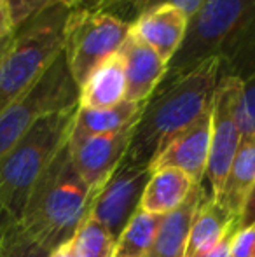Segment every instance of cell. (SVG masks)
<instances>
[{
    "mask_svg": "<svg viewBox=\"0 0 255 257\" xmlns=\"http://www.w3.org/2000/svg\"><path fill=\"white\" fill-rule=\"evenodd\" d=\"M217 82L218 58H210L154 93L133 130L123 163L150 168L180 133L210 110Z\"/></svg>",
    "mask_w": 255,
    "mask_h": 257,
    "instance_id": "cell-1",
    "label": "cell"
},
{
    "mask_svg": "<svg viewBox=\"0 0 255 257\" xmlns=\"http://www.w3.org/2000/svg\"><path fill=\"white\" fill-rule=\"evenodd\" d=\"M95 198L96 193L75 170L67 144L35 184L23 217L14 226L28 240L51 252L74 238Z\"/></svg>",
    "mask_w": 255,
    "mask_h": 257,
    "instance_id": "cell-2",
    "label": "cell"
},
{
    "mask_svg": "<svg viewBox=\"0 0 255 257\" xmlns=\"http://www.w3.org/2000/svg\"><path fill=\"white\" fill-rule=\"evenodd\" d=\"M74 7L53 2L0 44V110L30 89L63 53Z\"/></svg>",
    "mask_w": 255,
    "mask_h": 257,
    "instance_id": "cell-3",
    "label": "cell"
},
{
    "mask_svg": "<svg viewBox=\"0 0 255 257\" xmlns=\"http://www.w3.org/2000/svg\"><path fill=\"white\" fill-rule=\"evenodd\" d=\"M79 105L41 117L0 163V213L4 227L21 220L35 184L68 144Z\"/></svg>",
    "mask_w": 255,
    "mask_h": 257,
    "instance_id": "cell-4",
    "label": "cell"
},
{
    "mask_svg": "<svg viewBox=\"0 0 255 257\" xmlns=\"http://www.w3.org/2000/svg\"><path fill=\"white\" fill-rule=\"evenodd\" d=\"M253 9L255 0H204L189 18L184 42L170 60L164 79L156 91L170 86L203 61L217 58Z\"/></svg>",
    "mask_w": 255,
    "mask_h": 257,
    "instance_id": "cell-5",
    "label": "cell"
},
{
    "mask_svg": "<svg viewBox=\"0 0 255 257\" xmlns=\"http://www.w3.org/2000/svg\"><path fill=\"white\" fill-rule=\"evenodd\" d=\"M79 93L62 53L30 89L0 110V163L41 117L79 105Z\"/></svg>",
    "mask_w": 255,
    "mask_h": 257,
    "instance_id": "cell-6",
    "label": "cell"
},
{
    "mask_svg": "<svg viewBox=\"0 0 255 257\" xmlns=\"http://www.w3.org/2000/svg\"><path fill=\"white\" fill-rule=\"evenodd\" d=\"M129 30L131 23L112 13L88 7L72 11L65 28L63 54L79 89L100 63L119 53Z\"/></svg>",
    "mask_w": 255,
    "mask_h": 257,
    "instance_id": "cell-7",
    "label": "cell"
},
{
    "mask_svg": "<svg viewBox=\"0 0 255 257\" xmlns=\"http://www.w3.org/2000/svg\"><path fill=\"white\" fill-rule=\"evenodd\" d=\"M239 89H241V79L222 77L218 79L211 100V140L206 173H204L211 187V200H217L220 196L232 159L243 139L236 119Z\"/></svg>",
    "mask_w": 255,
    "mask_h": 257,
    "instance_id": "cell-8",
    "label": "cell"
},
{
    "mask_svg": "<svg viewBox=\"0 0 255 257\" xmlns=\"http://www.w3.org/2000/svg\"><path fill=\"white\" fill-rule=\"evenodd\" d=\"M149 166H133L121 163L114 175L96 194L89 215L98 219L114 238H119L133 213L138 210L143 189L149 182Z\"/></svg>",
    "mask_w": 255,
    "mask_h": 257,
    "instance_id": "cell-9",
    "label": "cell"
},
{
    "mask_svg": "<svg viewBox=\"0 0 255 257\" xmlns=\"http://www.w3.org/2000/svg\"><path fill=\"white\" fill-rule=\"evenodd\" d=\"M138 119L129 122L119 132L91 137L77 146H68L77 173L96 194L123 163Z\"/></svg>",
    "mask_w": 255,
    "mask_h": 257,
    "instance_id": "cell-10",
    "label": "cell"
},
{
    "mask_svg": "<svg viewBox=\"0 0 255 257\" xmlns=\"http://www.w3.org/2000/svg\"><path fill=\"white\" fill-rule=\"evenodd\" d=\"M211 140V108L194 124L177 137L164 153L150 165V172L161 168H178L196 184H201L206 173Z\"/></svg>",
    "mask_w": 255,
    "mask_h": 257,
    "instance_id": "cell-11",
    "label": "cell"
},
{
    "mask_svg": "<svg viewBox=\"0 0 255 257\" xmlns=\"http://www.w3.org/2000/svg\"><path fill=\"white\" fill-rule=\"evenodd\" d=\"M119 56L126 75V100L135 103L149 102L164 79L168 63L131 30L119 49Z\"/></svg>",
    "mask_w": 255,
    "mask_h": 257,
    "instance_id": "cell-12",
    "label": "cell"
},
{
    "mask_svg": "<svg viewBox=\"0 0 255 257\" xmlns=\"http://www.w3.org/2000/svg\"><path fill=\"white\" fill-rule=\"evenodd\" d=\"M189 18L173 6L145 11L131 21V32L154 49L166 63L182 46Z\"/></svg>",
    "mask_w": 255,
    "mask_h": 257,
    "instance_id": "cell-13",
    "label": "cell"
},
{
    "mask_svg": "<svg viewBox=\"0 0 255 257\" xmlns=\"http://www.w3.org/2000/svg\"><path fill=\"white\" fill-rule=\"evenodd\" d=\"M204 198H206V193L203 186L196 184L184 203L163 217L156 241L147 257H184L194 217Z\"/></svg>",
    "mask_w": 255,
    "mask_h": 257,
    "instance_id": "cell-14",
    "label": "cell"
},
{
    "mask_svg": "<svg viewBox=\"0 0 255 257\" xmlns=\"http://www.w3.org/2000/svg\"><path fill=\"white\" fill-rule=\"evenodd\" d=\"M239 229L238 219L206 196L197 210L184 257H201L211 252L225 236Z\"/></svg>",
    "mask_w": 255,
    "mask_h": 257,
    "instance_id": "cell-15",
    "label": "cell"
},
{
    "mask_svg": "<svg viewBox=\"0 0 255 257\" xmlns=\"http://www.w3.org/2000/svg\"><path fill=\"white\" fill-rule=\"evenodd\" d=\"M126 100V75L119 53L91 72L79 93V107L110 108Z\"/></svg>",
    "mask_w": 255,
    "mask_h": 257,
    "instance_id": "cell-16",
    "label": "cell"
},
{
    "mask_svg": "<svg viewBox=\"0 0 255 257\" xmlns=\"http://www.w3.org/2000/svg\"><path fill=\"white\" fill-rule=\"evenodd\" d=\"M147 103V102H145ZM145 103H135L124 100L123 103L110 108H84L79 107L72 124L68 146H77L82 140L98 135L119 132L129 122L136 121L142 114Z\"/></svg>",
    "mask_w": 255,
    "mask_h": 257,
    "instance_id": "cell-17",
    "label": "cell"
},
{
    "mask_svg": "<svg viewBox=\"0 0 255 257\" xmlns=\"http://www.w3.org/2000/svg\"><path fill=\"white\" fill-rule=\"evenodd\" d=\"M194 186L196 182L178 168L156 170L143 189L138 210L154 215H168L184 203Z\"/></svg>",
    "mask_w": 255,
    "mask_h": 257,
    "instance_id": "cell-18",
    "label": "cell"
},
{
    "mask_svg": "<svg viewBox=\"0 0 255 257\" xmlns=\"http://www.w3.org/2000/svg\"><path fill=\"white\" fill-rule=\"evenodd\" d=\"M255 186V135L248 139H241L232 165L229 168L227 179L220 191V196L217 198V203L224 206L231 215L238 219L245 206L250 191Z\"/></svg>",
    "mask_w": 255,
    "mask_h": 257,
    "instance_id": "cell-19",
    "label": "cell"
},
{
    "mask_svg": "<svg viewBox=\"0 0 255 257\" xmlns=\"http://www.w3.org/2000/svg\"><path fill=\"white\" fill-rule=\"evenodd\" d=\"M163 217L136 210L117 238L114 257H147L156 241Z\"/></svg>",
    "mask_w": 255,
    "mask_h": 257,
    "instance_id": "cell-20",
    "label": "cell"
},
{
    "mask_svg": "<svg viewBox=\"0 0 255 257\" xmlns=\"http://www.w3.org/2000/svg\"><path fill=\"white\" fill-rule=\"evenodd\" d=\"M72 240L77 257H114L116 254L117 240L98 219L89 213L81 222Z\"/></svg>",
    "mask_w": 255,
    "mask_h": 257,
    "instance_id": "cell-21",
    "label": "cell"
},
{
    "mask_svg": "<svg viewBox=\"0 0 255 257\" xmlns=\"http://www.w3.org/2000/svg\"><path fill=\"white\" fill-rule=\"evenodd\" d=\"M236 119L243 139L255 135V72L241 81Z\"/></svg>",
    "mask_w": 255,
    "mask_h": 257,
    "instance_id": "cell-22",
    "label": "cell"
},
{
    "mask_svg": "<svg viewBox=\"0 0 255 257\" xmlns=\"http://www.w3.org/2000/svg\"><path fill=\"white\" fill-rule=\"evenodd\" d=\"M4 241L2 257H48L49 252L28 240L16 226L0 227Z\"/></svg>",
    "mask_w": 255,
    "mask_h": 257,
    "instance_id": "cell-23",
    "label": "cell"
},
{
    "mask_svg": "<svg viewBox=\"0 0 255 257\" xmlns=\"http://www.w3.org/2000/svg\"><path fill=\"white\" fill-rule=\"evenodd\" d=\"M7 2H9L11 20H13L14 28L21 27V25L27 23L32 16H35V14L41 13L44 7L53 4L51 0H7Z\"/></svg>",
    "mask_w": 255,
    "mask_h": 257,
    "instance_id": "cell-24",
    "label": "cell"
},
{
    "mask_svg": "<svg viewBox=\"0 0 255 257\" xmlns=\"http://www.w3.org/2000/svg\"><path fill=\"white\" fill-rule=\"evenodd\" d=\"M231 257H255V226L236 231L231 240Z\"/></svg>",
    "mask_w": 255,
    "mask_h": 257,
    "instance_id": "cell-25",
    "label": "cell"
},
{
    "mask_svg": "<svg viewBox=\"0 0 255 257\" xmlns=\"http://www.w3.org/2000/svg\"><path fill=\"white\" fill-rule=\"evenodd\" d=\"M14 32V25L11 20V11L9 2L7 0H0V42L9 39Z\"/></svg>",
    "mask_w": 255,
    "mask_h": 257,
    "instance_id": "cell-26",
    "label": "cell"
},
{
    "mask_svg": "<svg viewBox=\"0 0 255 257\" xmlns=\"http://www.w3.org/2000/svg\"><path fill=\"white\" fill-rule=\"evenodd\" d=\"M255 224V186L250 191L248 198L245 201V206L241 210V215H239V229L243 227H250Z\"/></svg>",
    "mask_w": 255,
    "mask_h": 257,
    "instance_id": "cell-27",
    "label": "cell"
},
{
    "mask_svg": "<svg viewBox=\"0 0 255 257\" xmlns=\"http://www.w3.org/2000/svg\"><path fill=\"white\" fill-rule=\"evenodd\" d=\"M234 234L236 233L225 236L224 240H222L220 243L213 248V250L208 252V254H204V255H201V257H231V240H232V236H234Z\"/></svg>",
    "mask_w": 255,
    "mask_h": 257,
    "instance_id": "cell-28",
    "label": "cell"
},
{
    "mask_svg": "<svg viewBox=\"0 0 255 257\" xmlns=\"http://www.w3.org/2000/svg\"><path fill=\"white\" fill-rule=\"evenodd\" d=\"M48 257H77L75 247H74V240H68V241H65V243L58 245L55 250L49 252Z\"/></svg>",
    "mask_w": 255,
    "mask_h": 257,
    "instance_id": "cell-29",
    "label": "cell"
},
{
    "mask_svg": "<svg viewBox=\"0 0 255 257\" xmlns=\"http://www.w3.org/2000/svg\"><path fill=\"white\" fill-rule=\"evenodd\" d=\"M51 2H62V4H67V6L74 7V9H77V7H86L91 0H51Z\"/></svg>",
    "mask_w": 255,
    "mask_h": 257,
    "instance_id": "cell-30",
    "label": "cell"
},
{
    "mask_svg": "<svg viewBox=\"0 0 255 257\" xmlns=\"http://www.w3.org/2000/svg\"><path fill=\"white\" fill-rule=\"evenodd\" d=\"M2 250H4V241H2V233H0V257H2Z\"/></svg>",
    "mask_w": 255,
    "mask_h": 257,
    "instance_id": "cell-31",
    "label": "cell"
},
{
    "mask_svg": "<svg viewBox=\"0 0 255 257\" xmlns=\"http://www.w3.org/2000/svg\"><path fill=\"white\" fill-rule=\"evenodd\" d=\"M0 44H2V42H0Z\"/></svg>",
    "mask_w": 255,
    "mask_h": 257,
    "instance_id": "cell-32",
    "label": "cell"
},
{
    "mask_svg": "<svg viewBox=\"0 0 255 257\" xmlns=\"http://www.w3.org/2000/svg\"><path fill=\"white\" fill-rule=\"evenodd\" d=\"M253 226H255V224H253Z\"/></svg>",
    "mask_w": 255,
    "mask_h": 257,
    "instance_id": "cell-33",
    "label": "cell"
}]
</instances>
